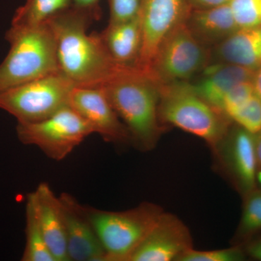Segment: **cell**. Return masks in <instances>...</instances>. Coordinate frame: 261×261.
<instances>
[{"instance_id":"cell-1","label":"cell","mask_w":261,"mask_h":261,"mask_svg":"<svg viewBox=\"0 0 261 261\" xmlns=\"http://www.w3.org/2000/svg\"><path fill=\"white\" fill-rule=\"evenodd\" d=\"M93 20L71 6L47 21L56 39L60 72L77 87H100L122 66L109 56L99 34H87Z\"/></svg>"},{"instance_id":"cell-2","label":"cell","mask_w":261,"mask_h":261,"mask_svg":"<svg viewBox=\"0 0 261 261\" xmlns=\"http://www.w3.org/2000/svg\"><path fill=\"white\" fill-rule=\"evenodd\" d=\"M142 152L155 148L166 128L160 121V84L137 67L122 65L100 86Z\"/></svg>"},{"instance_id":"cell-3","label":"cell","mask_w":261,"mask_h":261,"mask_svg":"<svg viewBox=\"0 0 261 261\" xmlns=\"http://www.w3.org/2000/svg\"><path fill=\"white\" fill-rule=\"evenodd\" d=\"M8 56L0 64V92L60 72L54 34L49 24L10 27Z\"/></svg>"},{"instance_id":"cell-4","label":"cell","mask_w":261,"mask_h":261,"mask_svg":"<svg viewBox=\"0 0 261 261\" xmlns=\"http://www.w3.org/2000/svg\"><path fill=\"white\" fill-rule=\"evenodd\" d=\"M160 121L200 137L214 149L233 122L198 95L188 82L160 84Z\"/></svg>"},{"instance_id":"cell-5","label":"cell","mask_w":261,"mask_h":261,"mask_svg":"<svg viewBox=\"0 0 261 261\" xmlns=\"http://www.w3.org/2000/svg\"><path fill=\"white\" fill-rule=\"evenodd\" d=\"M84 208L106 251V261H129L164 211L149 202L124 211Z\"/></svg>"},{"instance_id":"cell-6","label":"cell","mask_w":261,"mask_h":261,"mask_svg":"<svg viewBox=\"0 0 261 261\" xmlns=\"http://www.w3.org/2000/svg\"><path fill=\"white\" fill-rule=\"evenodd\" d=\"M74 84L61 72L46 75L0 92V109L18 123H34L69 106Z\"/></svg>"},{"instance_id":"cell-7","label":"cell","mask_w":261,"mask_h":261,"mask_svg":"<svg viewBox=\"0 0 261 261\" xmlns=\"http://www.w3.org/2000/svg\"><path fill=\"white\" fill-rule=\"evenodd\" d=\"M211 62V48L199 42L184 21L161 43L148 73L160 84L189 82Z\"/></svg>"},{"instance_id":"cell-8","label":"cell","mask_w":261,"mask_h":261,"mask_svg":"<svg viewBox=\"0 0 261 261\" xmlns=\"http://www.w3.org/2000/svg\"><path fill=\"white\" fill-rule=\"evenodd\" d=\"M16 133L23 145L35 146L49 159L61 161L93 132L88 123L68 106L42 121L18 123Z\"/></svg>"},{"instance_id":"cell-9","label":"cell","mask_w":261,"mask_h":261,"mask_svg":"<svg viewBox=\"0 0 261 261\" xmlns=\"http://www.w3.org/2000/svg\"><path fill=\"white\" fill-rule=\"evenodd\" d=\"M212 151L216 166L242 197L257 188L253 134L233 123Z\"/></svg>"},{"instance_id":"cell-10","label":"cell","mask_w":261,"mask_h":261,"mask_svg":"<svg viewBox=\"0 0 261 261\" xmlns=\"http://www.w3.org/2000/svg\"><path fill=\"white\" fill-rule=\"evenodd\" d=\"M70 107L88 123L93 134L114 145L132 144L126 125L122 121L100 87L75 86L70 92Z\"/></svg>"},{"instance_id":"cell-11","label":"cell","mask_w":261,"mask_h":261,"mask_svg":"<svg viewBox=\"0 0 261 261\" xmlns=\"http://www.w3.org/2000/svg\"><path fill=\"white\" fill-rule=\"evenodd\" d=\"M190 10L186 0H142V45L137 68L148 73L160 44Z\"/></svg>"},{"instance_id":"cell-12","label":"cell","mask_w":261,"mask_h":261,"mask_svg":"<svg viewBox=\"0 0 261 261\" xmlns=\"http://www.w3.org/2000/svg\"><path fill=\"white\" fill-rule=\"evenodd\" d=\"M192 248L187 225L176 215L163 211L129 261H178Z\"/></svg>"},{"instance_id":"cell-13","label":"cell","mask_w":261,"mask_h":261,"mask_svg":"<svg viewBox=\"0 0 261 261\" xmlns=\"http://www.w3.org/2000/svg\"><path fill=\"white\" fill-rule=\"evenodd\" d=\"M69 261H106V254L84 205L69 193L59 195Z\"/></svg>"},{"instance_id":"cell-14","label":"cell","mask_w":261,"mask_h":261,"mask_svg":"<svg viewBox=\"0 0 261 261\" xmlns=\"http://www.w3.org/2000/svg\"><path fill=\"white\" fill-rule=\"evenodd\" d=\"M46 242L56 261H69L67 252L64 214L61 199L47 182L32 192Z\"/></svg>"},{"instance_id":"cell-15","label":"cell","mask_w":261,"mask_h":261,"mask_svg":"<svg viewBox=\"0 0 261 261\" xmlns=\"http://www.w3.org/2000/svg\"><path fill=\"white\" fill-rule=\"evenodd\" d=\"M255 70L230 63H210L188 83L211 106L221 111L225 96L235 86L252 81Z\"/></svg>"},{"instance_id":"cell-16","label":"cell","mask_w":261,"mask_h":261,"mask_svg":"<svg viewBox=\"0 0 261 261\" xmlns=\"http://www.w3.org/2000/svg\"><path fill=\"white\" fill-rule=\"evenodd\" d=\"M212 63H230L256 70L261 67V25L239 29L211 49Z\"/></svg>"},{"instance_id":"cell-17","label":"cell","mask_w":261,"mask_h":261,"mask_svg":"<svg viewBox=\"0 0 261 261\" xmlns=\"http://www.w3.org/2000/svg\"><path fill=\"white\" fill-rule=\"evenodd\" d=\"M99 37L117 64L137 67L142 45L140 16L126 21L108 23Z\"/></svg>"},{"instance_id":"cell-18","label":"cell","mask_w":261,"mask_h":261,"mask_svg":"<svg viewBox=\"0 0 261 261\" xmlns=\"http://www.w3.org/2000/svg\"><path fill=\"white\" fill-rule=\"evenodd\" d=\"M185 23L194 37L212 49L237 30L229 4L204 10H191Z\"/></svg>"},{"instance_id":"cell-19","label":"cell","mask_w":261,"mask_h":261,"mask_svg":"<svg viewBox=\"0 0 261 261\" xmlns=\"http://www.w3.org/2000/svg\"><path fill=\"white\" fill-rule=\"evenodd\" d=\"M25 245L22 261H56L51 253L38 218L32 192L25 201Z\"/></svg>"},{"instance_id":"cell-20","label":"cell","mask_w":261,"mask_h":261,"mask_svg":"<svg viewBox=\"0 0 261 261\" xmlns=\"http://www.w3.org/2000/svg\"><path fill=\"white\" fill-rule=\"evenodd\" d=\"M71 5L72 0H27L15 11L11 27L32 28L47 23Z\"/></svg>"},{"instance_id":"cell-21","label":"cell","mask_w":261,"mask_h":261,"mask_svg":"<svg viewBox=\"0 0 261 261\" xmlns=\"http://www.w3.org/2000/svg\"><path fill=\"white\" fill-rule=\"evenodd\" d=\"M243 211L233 245L243 246L254 237L261 233V187L244 196Z\"/></svg>"},{"instance_id":"cell-22","label":"cell","mask_w":261,"mask_h":261,"mask_svg":"<svg viewBox=\"0 0 261 261\" xmlns=\"http://www.w3.org/2000/svg\"><path fill=\"white\" fill-rule=\"evenodd\" d=\"M228 118L235 124L255 135L261 130L260 99L256 94H254L247 102L231 113Z\"/></svg>"},{"instance_id":"cell-23","label":"cell","mask_w":261,"mask_h":261,"mask_svg":"<svg viewBox=\"0 0 261 261\" xmlns=\"http://www.w3.org/2000/svg\"><path fill=\"white\" fill-rule=\"evenodd\" d=\"M228 4L238 29L261 25V0H231Z\"/></svg>"},{"instance_id":"cell-24","label":"cell","mask_w":261,"mask_h":261,"mask_svg":"<svg viewBox=\"0 0 261 261\" xmlns=\"http://www.w3.org/2000/svg\"><path fill=\"white\" fill-rule=\"evenodd\" d=\"M247 257L243 246L233 245L229 248L214 250H195L192 248L178 261H243Z\"/></svg>"},{"instance_id":"cell-25","label":"cell","mask_w":261,"mask_h":261,"mask_svg":"<svg viewBox=\"0 0 261 261\" xmlns=\"http://www.w3.org/2000/svg\"><path fill=\"white\" fill-rule=\"evenodd\" d=\"M110 18L108 23L126 21L140 16L142 0H108Z\"/></svg>"},{"instance_id":"cell-26","label":"cell","mask_w":261,"mask_h":261,"mask_svg":"<svg viewBox=\"0 0 261 261\" xmlns=\"http://www.w3.org/2000/svg\"><path fill=\"white\" fill-rule=\"evenodd\" d=\"M254 94L255 92L252 81L238 84L225 96L221 106V111L228 118L231 113L247 102Z\"/></svg>"},{"instance_id":"cell-27","label":"cell","mask_w":261,"mask_h":261,"mask_svg":"<svg viewBox=\"0 0 261 261\" xmlns=\"http://www.w3.org/2000/svg\"><path fill=\"white\" fill-rule=\"evenodd\" d=\"M100 2L101 0H72L71 6L90 15L94 20H97L101 15Z\"/></svg>"},{"instance_id":"cell-28","label":"cell","mask_w":261,"mask_h":261,"mask_svg":"<svg viewBox=\"0 0 261 261\" xmlns=\"http://www.w3.org/2000/svg\"><path fill=\"white\" fill-rule=\"evenodd\" d=\"M247 256L261 261V233L243 245Z\"/></svg>"},{"instance_id":"cell-29","label":"cell","mask_w":261,"mask_h":261,"mask_svg":"<svg viewBox=\"0 0 261 261\" xmlns=\"http://www.w3.org/2000/svg\"><path fill=\"white\" fill-rule=\"evenodd\" d=\"M191 10H204L228 4L231 0H186Z\"/></svg>"},{"instance_id":"cell-30","label":"cell","mask_w":261,"mask_h":261,"mask_svg":"<svg viewBox=\"0 0 261 261\" xmlns=\"http://www.w3.org/2000/svg\"><path fill=\"white\" fill-rule=\"evenodd\" d=\"M255 155H256L257 166V181L261 176V130L254 135Z\"/></svg>"},{"instance_id":"cell-31","label":"cell","mask_w":261,"mask_h":261,"mask_svg":"<svg viewBox=\"0 0 261 261\" xmlns=\"http://www.w3.org/2000/svg\"><path fill=\"white\" fill-rule=\"evenodd\" d=\"M252 82L254 92L261 100V67L255 70Z\"/></svg>"}]
</instances>
